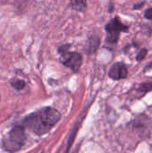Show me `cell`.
<instances>
[{
    "label": "cell",
    "instance_id": "cell-1",
    "mask_svg": "<svg viewBox=\"0 0 152 153\" xmlns=\"http://www.w3.org/2000/svg\"><path fill=\"white\" fill-rule=\"evenodd\" d=\"M61 119V114L53 108L46 107L28 115L22 121V126L37 135L47 134Z\"/></svg>",
    "mask_w": 152,
    "mask_h": 153
},
{
    "label": "cell",
    "instance_id": "cell-2",
    "mask_svg": "<svg viewBox=\"0 0 152 153\" xmlns=\"http://www.w3.org/2000/svg\"><path fill=\"white\" fill-rule=\"evenodd\" d=\"M26 141V134L22 126L13 127L10 132L4 137L2 145L5 152H15L20 151Z\"/></svg>",
    "mask_w": 152,
    "mask_h": 153
},
{
    "label": "cell",
    "instance_id": "cell-3",
    "mask_svg": "<svg viewBox=\"0 0 152 153\" xmlns=\"http://www.w3.org/2000/svg\"><path fill=\"white\" fill-rule=\"evenodd\" d=\"M69 48V45H63L58 48L60 61L64 65L70 68L73 72L77 73L82 64V56L78 52L68 51Z\"/></svg>",
    "mask_w": 152,
    "mask_h": 153
},
{
    "label": "cell",
    "instance_id": "cell-4",
    "mask_svg": "<svg viewBox=\"0 0 152 153\" xmlns=\"http://www.w3.org/2000/svg\"><path fill=\"white\" fill-rule=\"evenodd\" d=\"M105 30L107 32L106 41L110 45H114L118 42L122 32H128L129 27L124 24L118 16H116L106 24Z\"/></svg>",
    "mask_w": 152,
    "mask_h": 153
},
{
    "label": "cell",
    "instance_id": "cell-5",
    "mask_svg": "<svg viewBox=\"0 0 152 153\" xmlns=\"http://www.w3.org/2000/svg\"><path fill=\"white\" fill-rule=\"evenodd\" d=\"M108 76L114 81H120L125 79L128 76L127 66L122 62H117L114 64L109 69Z\"/></svg>",
    "mask_w": 152,
    "mask_h": 153
},
{
    "label": "cell",
    "instance_id": "cell-6",
    "mask_svg": "<svg viewBox=\"0 0 152 153\" xmlns=\"http://www.w3.org/2000/svg\"><path fill=\"white\" fill-rule=\"evenodd\" d=\"M152 91V81L151 82H144L140 83L136 88H135V92L137 94V98H142L144 97L148 92Z\"/></svg>",
    "mask_w": 152,
    "mask_h": 153
},
{
    "label": "cell",
    "instance_id": "cell-7",
    "mask_svg": "<svg viewBox=\"0 0 152 153\" xmlns=\"http://www.w3.org/2000/svg\"><path fill=\"white\" fill-rule=\"evenodd\" d=\"M99 43H100V39L99 37L93 36V37L90 38L88 40V43H87V48H86V51L88 52V54L95 53L96 50L99 48Z\"/></svg>",
    "mask_w": 152,
    "mask_h": 153
},
{
    "label": "cell",
    "instance_id": "cell-8",
    "mask_svg": "<svg viewBox=\"0 0 152 153\" xmlns=\"http://www.w3.org/2000/svg\"><path fill=\"white\" fill-rule=\"evenodd\" d=\"M71 6L76 11H83L87 7L86 0H71Z\"/></svg>",
    "mask_w": 152,
    "mask_h": 153
},
{
    "label": "cell",
    "instance_id": "cell-9",
    "mask_svg": "<svg viewBox=\"0 0 152 153\" xmlns=\"http://www.w3.org/2000/svg\"><path fill=\"white\" fill-rule=\"evenodd\" d=\"M10 84L13 88H14L17 91H21L22 89H24V87L26 86V83L23 80L18 79V78H13L10 80Z\"/></svg>",
    "mask_w": 152,
    "mask_h": 153
},
{
    "label": "cell",
    "instance_id": "cell-10",
    "mask_svg": "<svg viewBox=\"0 0 152 153\" xmlns=\"http://www.w3.org/2000/svg\"><path fill=\"white\" fill-rule=\"evenodd\" d=\"M147 54H148V49L147 48H142L141 50H140V52L137 54V56H136V60L138 61V62H140V61H142L146 56H147Z\"/></svg>",
    "mask_w": 152,
    "mask_h": 153
},
{
    "label": "cell",
    "instance_id": "cell-11",
    "mask_svg": "<svg viewBox=\"0 0 152 153\" xmlns=\"http://www.w3.org/2000/svg\"><path fill=\"white\" fill-rule=\"evenodd\" d=\"M144 17L147 19V20H151L152 21V6L148 8L145 12H144Z\"/></svg>",
    "mask_w": 152,
    "mask_h": 153
},
{
    "label": "cell",
    "instance_id": "cell-12",
    "mask_svg": "<svg viewBox=\"0 0 152 153\" xmlns=\"http://www.w3.org/2000/svg\"><path fill=\"white\" fill-rule=\"evenodd\" d=\"M144 4H145V2H141V3L135 4L133 5V9H134V10H139V9H141V8L143 7Z\"/></svg>",
    "mask_w": 152,
    "mask_h": 153
},
{
    "label": "cell",
    "instance_id": "cell-13",
    "mask_svg": "<svg viewBox=\"0 0 152 153\" xmlns=\"http://www.w3.org/2000/svg\"><path fill=\"white\" fill-rule=\"evenodd\" d=\"M149 70H152V61L151 62H150L147 65H146V67L144 68V71L146 72V71H149Z\"/></svg>",
    "mask_w": 152,
    "mask_h": 153
}]
</instances>
